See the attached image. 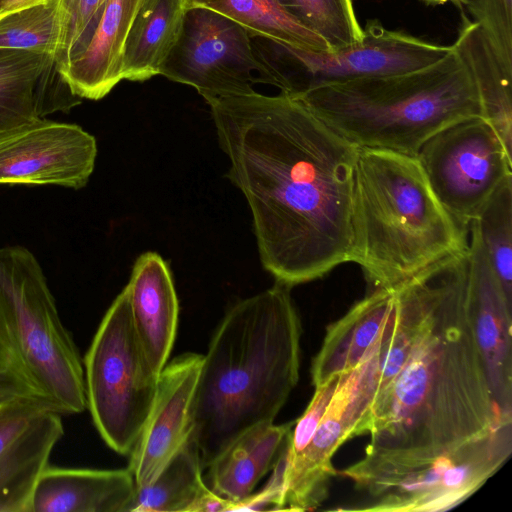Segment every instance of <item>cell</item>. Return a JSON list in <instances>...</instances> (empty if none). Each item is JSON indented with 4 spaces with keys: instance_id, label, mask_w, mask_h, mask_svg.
<instances>
[{
    "instance_id": "obj_1",
    "label": "cell",
    "mask_w": 512,
    "mask_h": 512,
    "mask_svg": "<svg viewBox=\"0 0 512 512\" xmlns=\"http://www.w3.org/2000/svg\"><path fill=\"white\" fill-rule=\"evenodd\" d=\"M206 102L264 269L292 288L350 262L359 147L283 92Z\"/></svg>"
},
{
    "instance_id": "obj_2",
    "label": "cell",
    "mask_w": 512,
    "mask_h": 512,
    "mask_svg": "<svg viewBox=\"0 0 512 512\" xmlns=\"http://www.w3.org/2000/svg\"><path fill=\"white\" fill-rule=\"evenodd\" d=\"M468 251L415 275L419 327L406 361L379 392L360 428L370 443L360 463L444 456L511 423L500 413L471 322Z\"/></svg>"
},
{
    "instance_id": "obj_3",
    "label": "cell",
    "mask_w": 512,
    "mask_h": 512,
    "mask_svg": "<svg viewBox=\"0 0 512 512\" xmlns=\"http://www.w3.org/2000/svg\"><path fill=\"white\" fill-rule=\"evenodd\" d=\"M277 283L237 302L214 333L191 409V438L203 468L248 428L274 422L297 385L301 320Z\"/></svg>"
},
{
    "instance_id": "obj_4",
    "label": "cell",
    "mask_w": 512,
    "mask_h": 512,
    "mask_svg": "<svg viewBox=\"0 0 512 512\" xmlns=\"http://www.w3.org/2000/svg\"><path fill=\"white\" fill-rule=\"evenodd\" d=\"M350 262L373 289H394L434 263L469 249L461 226L433 192L417 157L359 148Z\"/></svg>"
},
{
    "instance_id": "obj_5",
    "label": "cell",
    "mask_w": 512,
    "mask_h": 512,
    "mask_svg": "<svg viewBox=\"0 0 512 512\" xmlns=\"http://www.w3.org/2000/svg\"><path fill=\"white\" fill-rule=\"evenodd\" d=\"M293 98L359 148L414 157L441 130L482 117L473 77L453 47L426 68L327 84Z\"/></svg>"
},
{
    "instance_id": "obj_6",
    "label": "cell",
    "mask_w": 512,
    "mask_h": 512,
    "mask_svg": "<svg viewBox=\"0 0 512 512\" xmlns=\"http://www.w3.org/2000/svg\"><path fill=\"white\" fill-rule=\"evenodd\" d=\"M62 415L87 408L84 367L44 271L27 248H0V403Z\"/></svg>"
},
{
    "instance_id": "obj_7",
    "label": "cell",
    "mask_w": 512,
    "mask_h": 512,
    "mask_svg": "<svg viewBox=\"0 0 512 512\" xmlns=\"http://www.w3.org/2000/svg\"><path fill=\"white\" fill-rule=\"evenodd\" d=\"M87 408L104 442L134 450L153 406L158 376L136 334L125 286L105 313L85 355Z\"/></svg>"
},
{
    "instance_id": "obj_8",
    "label": "cell",
    "mask_w": 512,
    "mask_h": 512,
    "mask_svg": "<svg viewBox=\"0 0 512 512\" xmlns=\"http://www.w3.org/2000/svg\"><path fill=\"white\" fill-rule=\"evenodd\" d=\"M512 423H506L444 456L347 467L341 474L372 497L359 511L435 512L474 494L508 460Z\"/></svg>"
},
{
    "instance_id": "obj_9",
    "label": "cell",
    "mask_w": 512,
    "mask_h": 512,
    "mask_svg": "<svg viewBox=\"0 0 512 512\" xmlns=\"http://www.w3.org/2000/svg\"><path fill=\"white\" fill-rule=\"evenodd\" d=\"M362 39L347 47L315 52L296 49L263 37L254 45L269 66L281 92L298 95L327 84L395 75L426 68L443 59L452 46L426 42L368 21Z\"/></svg>"
},
{
    "instance_id": "obj_10",
    "label": "cell",
    "mask_w": 512,
    "mask_h": 512,
    "mask_svg": "<svg viewBox=\"0 0 512 512\" xmlns=\"http://www.w3.org/2000/svg\"><path fill=\"white\" fill-rule=\"evenodd\" d=\"M159 75L195 88L206 100L277 87L249 32L232 19L203 7L186 10L178 39Z\"/></svg>"
},
{
    "instance_id": "obj_11",
    "label": "cell",
    "mask_w": 512,
    "mask_h": 512,
    "mask_svg": "<svg viewBox=\"0 0 512 512\" xmlns=\"http://www.w3.org/2000/svg\"><path fill=\"white\" fill-rule=\"evenodd\" d=\"M383 331L361 362L341 374L307 446L292 459L285 458L287 451L281 458L280 510H312L327 498L329 482L337 474L332 457L345 441L360 436L375 399Z\"/></svg>"
},
{
    "instance_id": "obj_12",
    "label": "cell",
    "mask_w": 512,
    "mask_h": 512,
    "mask_svg": "<svg viewBox=\"0 0 512 512\" xmlns=\"http://www.w3.org/2000/svg\"><path fill=\"white\" fill-rule=\"evenodd\" d=\"M416 157L440 203L468 229L500 183L512 175V155L482 117L441 130Z\"/></svg>"
},
{
    "instance_id": "obj_13",
    "label": "cell",
    "mask_w": 512,
    "mask_h": 512,
    "mask_svg": "<svg viewBox=\"0 0 512 512\" xmlns=\"http://www.w3.org/2000/svg\"><path fill=\"white\" fill-rule=\"evenodd\" d=\"M97 157L81 126L36 119L0 129V184L85 187Z\"/></svg>"
},
{
    "instance_id": "obj_14",
    "label": "cell",
    "mask_w": 512,
    "mask_h": 512,
    "mask_svg": "<svg viewBox=\"0 0 512 512\" xmlns=\"http://www.w3.org/2000/svg\"><path fill=\"white\" fill-rule=\"evenodd\" d=\"M63 434L58 413L0 403V512H31L37 482Z\"/></svg>"
},
{
    "instance_id": "obj_15",
    "label": "cell",
    "mask_w": 512,
    "mask_h": 512,
    "mask_svg": "<svg viewBox=\"0 0 512 512\" xmlns=\"http://www.w3.org/2000/svg\"><path fill=\"white\" fill-rule=\"evenodd\" d=\"M203 355L184 353L166 364L158 376L155 400L128 469L136 486L152 483L188 440L191 409Z\"/></svg>"
},
{
    "instance_id": "obj_16",
    "label": "cell",
    "mask_w": 512,
    "mask_h": 512,
    "mask_svg": "<svg viewBox=\"0 0 512 512\" xmlns=\"http://www.w3.org/2000/svg\"><path fill=\"white\" fill-rule=\"evenodd\" d=\"M468 252V309L494 401L512 420V304L491 268L473 224Z\"/></svg>"
},
{
    "instance_id": "obj_17",
    "label": "cell",
    "mask_w": 512,
    "mask_h": 512,
    "mask_svg": "<svg viewBox=\"0 0 512 512\" xmlns=\"http://www.w3.org/2000/svg\"><path fill=\"white\" fill-rule=\"evenodd\" d=\"M142 0H106L74 46L59 74L71 92L100 100L123 80L124 44Z\"/></svg>"
},
{
    "instance_id": "obj_18",
    "label": "cell",
    "mask_w": 512,
    "mask_h": 512,
    "mask_svg": "<svg viewBox=\"0 0 512 512\" xmlns=\"http://www.w3.org/2000/svg\"><path fill=\"white\" fill-rule=\"evenodd\" d=\"M81 101L53 55L0 48V129L68 112Z\"/></svg>"
},
{
    "instance_id": "obj_19",
    "label": "cell",
    "mask_w": 512,
    "mask_h": 512,
    "mask_svg": "<svg viewBox=\"0 0 512 512\" xmlns=\"http://www.w3.org/2000/svg\"><path fill=\"white\" fill-rule=\"evenodd\" d=\"M126 287L136 334L149 365L159 375L173 348L179 314L167 262L156 252L141 254Z\"/></svg>"
},
{
    "instance_id": "obj_20",
    "label": "cell",
    "mask_w": 512,
    "mask_h": 512,
    "mask_svg": "<svg viewBox=\"0 0 512 512\" xmlns=\"http://www.w3.org/2000/svg\"><path fill=\"white\" fill-rule=\"evenodd\" d=\"M136 489L130 470L47 467L31 512H128Z\"/></svg>"
},
{
    "instance_id": "obj_21",
    "label": "cell",
    "mask_w": 512,
    "mask_h": 512,
    "mask_svg": "<svg viewBox=\"0 0 512 512\" xmlns=\"http://www.w3.org/2000/svg\"><path fill=\"white\" fill-rule=\"evenodd\" d=\"M293 425L265 422L242 432L207 467L209 488L233 502L235 511L276 467L288 449Z\"/></svg>"
},
{
    "instance_id": "obj_22",
    "label": "cell",
    "mask_w": 512,
    "mask_h": 512,
    "mask_svg": "<svg viewBox=\"0 0 512 512\" xmlns=\"http://www.w3.org/2000/svg\"><path fill=\"white\" fill-rule=\"evenodd\" d=\"M395 310L394 289H373L344 316L330 324L312 362L313 385L354 369L379 338Z\"/></svg>"
},
{
    "instance_id": "obj_23",
    "label": "cell",
    "mask_w": 512,
    "mask_h": 512,
    "mask_svg": "<svg viewBox=\"0 0 512 512\" xmlns=\"http://www.w3.org/2000/svg\"><path fill=\"white\" fill-rule=\"evenodd\" d=\"M453 50L475 82L482 117L495 130L512 155V68L501 60L493 44L475 21L462 14V25Z\"/></svg>"
},
{
    "instance_id": "obj_24",
    "label": "cell",
    "mask_w": 512,
    "mask_h": 512,
    "mask_svg": "<svg viewBox=\"0 0 512 512\" xmlns=\"http://www.w3.org/2000/svg\"><path fill=\"white\" fill-rule=\"evenodd\" d=\"M187 9L184 0H142L124 44L123 79L143 82L159 75Z\"/></svg>"
},
{
    "instance_id": "obj_25",
    "label": "cell",
    "mask_w": 512,
    "mask_h": 512,
    "mask_svg": "<svg viewBox=\"0 0 512 512\" xmlns=\"http://www.w3.org/2000/svg\"><path fill=\"white\" fill-rule=\"evenodd\" d=\"M203 469L198 447L190 436L152 483L136 486L128 512H191L209 488Z\"/></svg>"
},
{
    "instance_id": "obj_26",
    "label": "cell",
    "mask_w": 512,
    "mask_h": 512,
    "mask_svg": "<svg viewBox=\"0 0 512 512\" xmlns=\"http://www.w3.org/2000/svg\"><path fill=\"white\" fill-rule=\"evenodd\" d=\"M186 7H203L243 26L254 37H263L296 49L326 52L327 43L296 22L277 0H184Z\"/></svg>"
},
{
    "instance_id": "obj_27",
    "label": "cell",
    "mask_w": 512,
    "mask_h": 512,
    "mask_svg": "<svg viewBox=\"0 0 512 512\" xmlns=\"http://www.w3.org/2000/svg\"><path fill=\"white\" fill-rule=\"evenodd\" d=\"M471 224L507 301L512 304V175L500 183Z\"/></svg>"
},
{
    "instance_id": "obj_28",
    "label": "cell",
    "mask_w": 512,
    "mask_h": 512,
    "mask_svg": "<svg viewBox=\"0 0 512 512\" xmlns=\"http://www.w3.org/2000/svg\"><path fill=\"white\" fill-rule=\"evenodd\" d=\"M60 38V0L34 4L0 17V48L56 57Z\"/></svg>"
},
{
    "instance_id": "obj_29",
    "label": "cell",
    "mask_w": 512,
    "mask_h": 512,
    "mask_svg": "<svg viewBox=\"0 0 512 512\" xmlns=\"http://www.w3.org/2000/svg\"><path fill=\"white\" fill-rule=\"evenodd\" d=\"M301 26L338 50L362 39L352 0H277Z\"/></svg>"
},
{
    "instance_id": "obj_30",
    "label": "cell",
    "mask_w": 512,
    "mask_h": 512,
    "mask_svg": "<svg viewBox=\"0 0 512 512\" xmlns=\"http://www.w3.org/2000/svg\"><path fill=\"white\" fill-rule=\"evenodd\" d=\"M504 64L512 68V0H461Z\"/></svg>"
},
{
    "instance_id": "obj_31",
    "label": "cell",
    "mask_w": 512,
    "mask_h": 512,
    "mask_svg": "<svg viewBox=\"0 0 512 512\" xmlns=\"http://www.w3.org/2000/svg\"><path fill=\"white\" fill-rule=\"evenodd\" d=\"M106 0H60L61 38L57 68L67 60L85 29Z\"/></svg>"
},
{
    "instance_id": "obj_32",
    "label": "cell",
    "mask_w": 512,
    "mask_h": 512,
    "mask_svg": "<svg viewBox=\"0 0 512 512\" xmlns=\"http://www.w3.org/2000/svg\"><path fill=\"white\" fill-rule=\"evenodd\" d=\"M341 374L333 375L325 382L315 386V392L310 403L302 416L295 422L294 429H292L285 455L287 460L297 456L311 440L338 385Z\"/></svg>"
},
{
    "instance_id": "obj_33",
    "label": "cell",
    "mask_w": 512,
    "mask_h": 512,
    "mask_svg": "<svg viewBox=\"0 0 512 512\" xmlns=\"http://www.w3.org/2000/svg\"><path fill=\"white\" fill-rule=\"evenodd\" d=\"M233 507V502L217 495L210 488H208L194 503L191 512L233 511Z\"/></svg>"
},
{
    "instance_id": "obj_34",
    "label": "cell",
    "mask_w": 512,
    "mask_h": 512,
    "mask_svg": "<svg viewBox=\"0 0 512 512\" xmlns=\"http://www.w3.org/2000/svg\"><path fill=\"white\" fill-rule=\"evenodd\" d=\"M50 0H0V17L12 11Z\"/></svg>"
},
{
    "instance_id": "obj_35",
    "label": "cell",
    "mask_w": 512,
    "mask_h": 512,
    "mask_svg": "<svg viewBox=\"0 0 512 512\" xmlns=\"http://www.w3.org/2000/svg\"><path fill=\"white\" fill-rule=\"evenodd\" d=\"M424 2L428 3V4H433V5H438V4H443V3H446V2H457V3H460L461 0H423Z\"/></svg>"
}]
</instances>
